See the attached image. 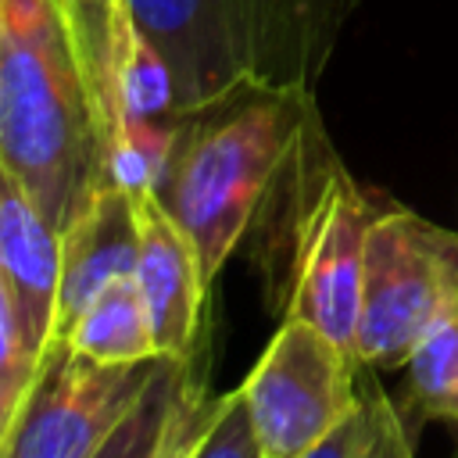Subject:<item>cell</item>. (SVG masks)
<instances>
[{
	"label": "cell",
	"instance_id": "6da1fadb",
	"mask_svg": "<svg viewBox=\"0 0 458 458\" xmlns=\"http://www.w3.org/2000/svg\"><path fill=\"white\" fill-rule=\"evenodd\" d=\"M0 165L57 233L111 186L107 136L57 0H0Z\"/></svg>",
	"mask_w": 458,
	"mask_h": 458
},
{
	"label": "cell",
	"instance_id": "7a4b0ae2",
	"mask_svg": "<svg viewBox=\"0 0 458 458\" xmlns=\"http://www.w3.org/2000/svg\"><path fill=\"white\" fill-rule=\"evenodd\" d=\"M308 89L243 86L179 114L157 200L193 240L204 283L233 258L315 118Z\"/></svg>",
	"mask_w": 458,
	"mask_h": 458
},
{
	"label": "cell",
	"instance_id": "3957f363",
	"mask_svg": "<svg viewBox=\"0 0 458 458\" xmlns=\"http://www.w3.org/2000/svg\"><path fill=\"white\" fill-rule=\"evenodd\" d=\"M186 114L243 86L315 89L351 0H122Z\"/></svg>",
	"mask_w": 458,
	"mask_h": 458
},
{
	"label": "cell",
	"instance_id": "277c9868",
	"mask_svg": "<svg viewBox=\"0 0 458 458\" xmlns=\"http://www.w3.org/2000/svg\"><path fill=\"white\" fill-rule=\"evenodd\" d=\"M451 308H458V236L408 208L376 211L365 243L358 361L401 369Z\"/></svg>",
	"mask_w": 458,
	"mask_h": 458
},
{
	"label": "cell",
	"instance_id": "5b68a950",
	"mask_svg": "<svg viewBox=\"0 0 458 458\" xmlns=\"http://www.w3.org/2000/svg\"><path fill=\"white\" fill-rule=\"evenodd\" d=\"M361 361L318 326L286 315L240 383L261 458H301L361 404Z\"/></svg>",
	"mask_w": 458,
	"mask_h": 458
},
{
	"label": "cell",
	"instance_id": "8992f818",
	"mask_svg": "<svg viewBox=\"0 0 458 458\" xmlns=\"http://www.w3.org/2000/svg\"><path fill=\"white\" fill-rule=\"evenodd\" d=\"M304 197L308 204L293 236L297 250L286 315L318 326L329 340L358 358L365 243L376 211L326 140L318 147L315 179Z\"/></svg>",
	"mask_w": 458,
	"mask_h": 458
},
{
	"label": "cell",
	"instance_id": "52a82bcc",
	"mask_svg": "<svg viewBox=\"0 0 458 458\" xmlns=\"http://www.w3.org/2000/svg\"><path fill=\"white\" fill-rule=\"evenodd\" d=\"M157 361L161 354L136 365H104L64 340H50L0 444V458H93L132 411Z\"/></svg>",
	"mask_w": 458,
	"mask_h": 458
},
{
	"label": "cell",
	"instance_id": "ba28073f",
	"mask_svg": "<svg viewBox=\"0 0 458 458\" xmlns=\"http://www.w3.org/2000/svg\"><path fill=\"white\" fill-rule=\"evenodd\" d=\"M129 197H132L136 229H140L136 286L147 308L154 347L165 358H190L197 347L200 308L208 297L197 247L179 229V222L165 211L154 190L129 193Z\"/></svg>",
	"mask_w": 458,
	"mask_h": 458
},
{
	"label": "cell",
	"instance_id": "9c48e42d",
	"mask_svg": "<svg viewBox=\"0 0 458 458\" xmlns=\"http://www.w3.org/2000/svg\"><path fill=\"white\" fill-rule=\"evenodd\" d=\"M140 258V229L132 197L118 186H104L72 222L61 229V276L50 340H64L72 322L111 283L132 279ZM47 340V344H50Z\"/></svg>",
	"mask_w": 458,
	"mask_h": 458
},
{
	"label": "cell",
	"instance_id": "30bf717a",
	"mask_svg": "<svg viewBox=\"0 0 458 458\" xmlns=\"http://www.w3.org/2000/svg\"><path fill=\"white\" fill-rule=\"evenodd\" d=\"M61 276V233L0 165V279L7 283L29 344L43 354Z\"/></svg>",
	"mask_w": 458,
	"mask_h": 458
},
{
	"label": "cell",
	"instance_id": "8fae6325",
	"mask_svg": "<svg viewBox=\"0 0 458 458\" xmlns=\"http://www.w3.org/2000/svg\"><path fill=\"white\" fill-rule=\"evenodd\" d=\"M200 404H204V376L193 365V354L190 358L161 354L140 401L97 447L93 458H165L175 433Z\"/></svg>",
	"mask_w": 458,
	"mask_h": 458
},
{
	"label": "cell",
	"instance_id": "7c38bea8",
	"mask_svg": "<svg viewBox=\"0 0 458 458\" xmlns=\"http://www.w3.org/2000/svg\"><path fill=\"white\" fill-rule=\"evenodd\" d=\"M111 97H114L118 129L125 122L179 118L172 68L154 50V43L136 29V21L122 0L114 11V39H111ZM118 129H114V136H118Z\"/></svg>",
	"mask_w": 458,
	"mask_h": 458
},
{
	"label": "cell",
	"instance_id": "4fadbf2b",
	"mask_svg": "<svg viewBox=\"0 0 458 458\" xmlns=\"http://www.w3.org/2000/svg\"><path fill=\"white\" fill-rule=\"evenodd\" d=\"M64 344L104 365H136L157 358L136 276L111 283L97 301H89L72 322Z\"/></svg>",
	"mask_w": 458,
	"mask_h": 458
},
{
	"label": "cell",
	"instance_id": "5bb4252c",
	"mask_svg": "<svg viewBox=\"0 0 458 458\" xmlns=\"http://www.w3.org/2000/svg\"><path fill=\"white\" fill-rule=\"evenodd\" d=\"M404 369V408L419 422H447L458 433V308L440 315L411 347Z\"/></svg>",
	"mask_w": 458,
	"mask_h": 458
},
{
	"label": "cell",
	"instance_id": "9a60e30c",
	"mask_svg": "<svg viewBox=\"0 0 458 458\" xmlns=\"http://www.w3.org/2000/svg\"><path fill=\"white\" fill-rule=\"evenodd\" d=\"M61 14L68 21V32L75 39L82 75L93 97V107L100 114L107 147L114 140V97H111V39H114V11L118 0H57Z\"/></svg>",
	"mask_w": 458,
	"mask_h": 458
},
{
	"label": "cell",
	"instance_id": "2e32d148",
	"mask_svg": "<svg viewBox=\"0 0 458 458\" xmlns=\"http://www.w3.org/2000/svg\"><path fill=\"white\" fill-rule=\"evenodd\" d=\"M186 458H261V444L240 386L204 408Z\"/></svg>",
	"mask_w": 458,
	"mask_h": 458
},
{
	"label": "cell",
	"instance_id": "e0dca14e",
	"mask_svg": "<svg viewBox=\"0 0 458 458\" xmlns=\"http://www.w3.org/2000/svg\"><path fill=\"white\" fill-rule=\"evenodd\" d=\"M36 369H39V351L29 344L14 297L0 279V444L14 422L18 404L25 401L36 379Z\"/></svg>",
	"mask_w": 458,
	"mask_h": 458
},
{
	"label": "cell",
	"instance_id": "ac0fdd59",
	"mask_svg": "<svg viewBox=\"0 0 458 458\" xmlns=\"http://www.w3.org/2000/svg\"><path fill=\"white\" fill-rule=\"evenodd\" d=\"M365 376V404H369V419H372V444H369V458H419L415 454V433L408 429V422L401 419L397 404L379 390V383L361 369Z\"/></svg>",
	"mask_w": 458,
	"mask_h": 458
},
{
	"label": "cell",
	"instance_id": "d6986e66",
	"mask_svg": "<svg viewBox=\"0 0 458 458\" xmlns=\"http://www.w3.org/2000/svg\"><path fill=\"white\" fill-rule=\"evenodd\" d=\"M369 444H372V419H369V404L361 394V404L336 422L315 447H308L301 458H369Z\"/></svg>",
	"mask_w": 458,
	"mask_h": 458
},
{
	"label": "cell",
	"instance_id": "ffe728a7",
	"mask_svg": "<svg viewBox=\"0 0 458 458\" xmlns=\"http://www.w3.org/2000/svg\"><path fill=\"white\" fill-rule=\"evenodd\" d=\"M200 415H204V404H200V408L186 419V426L175 433V440H172V447H168V454H165V458H186V454H190V440H193V429H197Z\"/></svg>",
	"mask_w": 458,
	"mask_h": 458
},
{
	"label": "cell",
	"instance_id": "44dd1931",
	"mask_svg": "<svg viewBox=\"0 0 458 458\" xmlns=\"http://www.w3.org/2000/svg\"><path fill=\"white\" fill-rule=\"evenodd\" d=\"M454 458H458V451H454Z\"/></svg>",
	"mask_w": 458,
	"mask_h": 458
}]
</instances>
